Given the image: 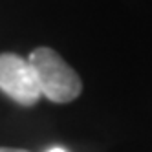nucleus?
Listing matches in <instances>:
<instances>
[{"mask_svg":"<svg viewBox=\"0 0 152 152\" xmlns=\"http://www.w3.org/2000/svg\"><path fill=\"white\" fill-rule=\"evenodd\" d=\"M42 95L55 103H70L77 99L83 84L77 72L68 66L64 59L51 48H37L29 55Z\"/></svg>","mask_w":152,"mask_h":152,"instance_id":"nucleus-1","label":"nucleus"},{"mask_svg":"<svg viewBox=\"0 0 152 152\" xmlns=\"http://www.w3.org/2000/svg\"><path fill=\"white\" fill-rule=\"evenodd\" d=\"M0 90L24 106L35 104L42 95L29 61H24L13 53L0 55Z\"/></svg>","mask_w":152,"mask_h":152,"instance_id":"nucleus-2","label":"nucleus"},{"mask_svg":"<svg viewBox=\"0 0 152 152\" xmlns=\"http://www.w3.org/2000/svg\"><path fill=\"white\" fill-rule=\"evenodd\" d=\"M0 152H28V150H20V148H0Z\"/></svg>","mask_w":152,"mask_h":152,"instance_id":"nucleus-3","label":"nucleus"},{"mask_svg":"<svg viewBox=\"0 0 152 152\" xmlns=\"http://www.w3.org/2000/svg\"><path fill=\"white\" fill-rule=\"evenodd\" d=\"M50 152H64V150H62V148H51Z\"/></svg>","mask_w":152,"mask_h":152,"instance_id":"nucleus-4","label":"nucleus"}]
</instances>
